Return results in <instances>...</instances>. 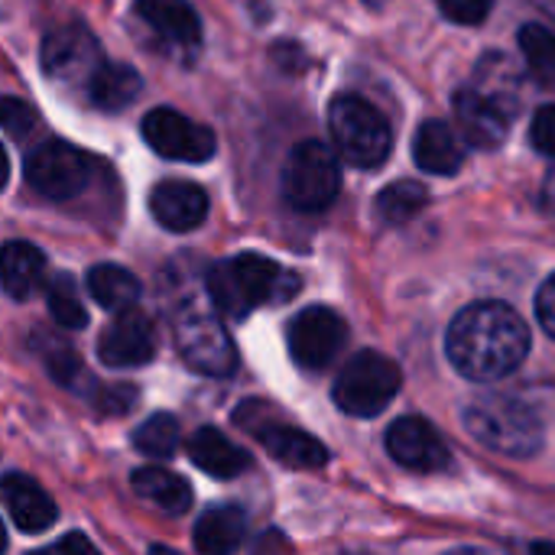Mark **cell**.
<instances>
[{
  "mask_svg": "<svg viewBox=\"0 0 555 555\" xmlns=\"http://www.w3.org/2000/svg\"><path fill=\"white\" fill-rule=\"evenodd\" d=\"M130 488L140 501L153 504L156 511H163L169 517H182L195 501L192 485L166 468H137L130 475Z\"/></svg>",
  "mask_w": 555,
  "mask_h": 555,
  "instance_id": "23",
  "label": "cell"
},
{
  "mask_svg": "<svg viewBox=\"0 0 555 555\" xmlns=\"http://www.w3.org/2000/svg\"><path fill=\"white\" fill-rule=\"evenodd\" d=\"M247 537V514L234 504H221V507H211L198 517L195 524V550L205 555H221L234 553Z\"/></svg>",
  "mask_w": 555,
  "mask_h": 555,
  "instance_id": "25",
  "label": "cell"
},
{
  "mask_svg": "<svg viewBox=\"0 0 555 555\" xmlns=\"http://www.w3.org/2000/svg\"><path fill=\"white\" fill-rule=\"evenodd\" d=\"M400 367L377 354V351H358L338 374L332 397L341 413L348 416H377L390 406V400L400 390Z\"/></svg>",
  "mask_w": 555,
  "mask_h": 555,
  "instance_id": "6",
  "label": "cell"
},
{
  "mask_svg": "<svg viewBox=\"0 0 555 555\" xmlns=\"http://www.w3.org/2000/svg\"><path fill=\"white\" fill-rule=\"evenodd\" d=\"M85 88H88V98H91V104H94L98 111L117 114V111L130 107V104L140 98L143 81H140L137 68H130V65H124V62H107V59H101L98 68L88 75Z\"/></svg>",
  "mask_w": 555,
  "mask_h": 555,
  "instance_id": "22",
  "label": "cell"
},
{
  "mask_svg": "<svg viewBox=\"0 0 555 555\" xmlns=\"http://www.w3.org/2000/svg\"><path fill=\"white\" fill-rule=\"evenodd\" d=\"M101 59V46L85 23H65L42 39V68L55 81H88Z\"/></svg>",
  "mask_w": 555,
  "mask_h": 555,
  "instance_id": "12",
  "label": "cell"
},
{
  "mask_svg": "<svg viewBox=\"0 0 555 555\" xmlns=\"http://www.w3.org/2000/svg\"><path fill=\"white\" fill-rule=\"evenodd\" d=\"M189 459L195 462V468H202L205 475H211L218 481H231L250 468V455L241 446H234L224 433H218L215 426H202L198 433H192Z\"/></svg>",
  "mask_w": 555,
  "mask_h": 555,
  "instance_id": "21",
  "label": "cell"
},
{
  "mask_svg": "<svg viewBox=\"0 0 555 555\" xmlns=\"http://www.w3.org/2000/svg\"><path fill=\"white\" fill-rule=\"evenodd\" d=\"M328 130H332L338 153L358 169L380 166L393 150V133H390L387 117L358 94H338L332 101Z\"/></svg>",
  "mask_w": 555,
  "mask_h": 555,
  "instance_id": "4",
  "label": "cell"
},
{
  "mask_svg": "<svg viewBox=\"0 0 555 555\" xmlns=\"http://www.w3.org/2000/svg\"><path fill=\"white\" fill-rule=\"evenodd\" d=\"M140 20L169 46L195 49L202 42V23L189 0H137Z\"/></svg>",
  "mask_w": 555,
  "mask_h": 555,
  "instance_id": "19",
  "label": "cell"
},
{
  "mask_svg": "<svg viewBox=\"0 0 555 555\" xmlns=\"http://www.w3.org/2000/svg\"><path fill=\"white\" fill-rule=\"evenodd\" d=\"M530 354V328L504 302H475L449 325V358L468 380H501Z\"/></svg>",
  "mask_w": 555,
  "mask_h": 555,
  "instance_id": "1",
  "label": "cell"
},
{
  "mask_svg": "<svg viewBox=\"0 0 555 555\" xmlns=\"http://www.w3.org/2000/svg\"><path fill=\"white\" fill-rule=\"evenodd\" d=\"M0 127L16 137V140H26L33 130H36V114L29 104H23L20 98H0Z\"/></svg>",
  "mask_w": 555,
  "mask_h": 555,
  "instance_id": "32",
  "label": "cell"
},
{
  "mask_svg": "<svg viewBox=\"0 0 555 555\" xmlns=\"http://www.w3.org/2000/svg\"><path fill=\"white\" fill-rule=\"evenodd\" d=\"M176 348L182 361L208 377H228L237 367L234 341L224 322L208 306H185L176 319Z\"/></svg>",
  "mask_w": 555,
  "mask_h": 555,
  "instance_id": "7",
  "label": "cell"
},
{
  "mask_svg": "<svg viewBox=\"0 0 555 555\" xmlns=\"http://www.w3.org/2000/svg\"><path fill=\"white\" fill-rule=\"evenodd\" d=\"M468 85H475L485 98H491V101H494L498 107H504L511 117H517L520 101H524V78H520L517 65H514L507 55L488 52V55L478 62V68H475V75H472Z\"/></svg>",
  "mask_w": 555,
  "mask_h": 555,
  "instance_id": "24",
  "label": "cell"
},
{
  "mask_svg": "<svg viewBox=\"0 0 555 555\" xmlns=\"http://www.w3.org/2000/svg\"><path fill=\"white\" fill-rule=\"evenodd\" d=\"M150 211L166 231L185 234L208 218V192L195 182L166 179L150 192Z\"/></svg>",
  "mask_w": 555,
  "mask_h": 555,
  "instance_id": "16",
  "label": "cell"
},
{
  "mask_svg": "<svg viewBox=\"0 0 555 555\" xmlns=\"http://www.w3.org/2000/svg\"><path fill=\"white\" fill-rule=\"evenodd\" d=\"M179 439H182V433H179V420L172 413H156L133 433L137 452L150 455V459H172L179 449Z\"/></svg>",
  "mask_w": 555,
  "mask_h": 555,
  "instance_id": "31",
  "label": "cell"
},
{
  "mask_svg": "<svg viewBox=\"0 0 555 555\" xmlns=\"http://www.w3.org/2000/svg\"><path fill=\"white\" fill-rule=\"evenodd\" d=\"M537 315H540L543 328L555 338V273L543 283V289L537 296Z\"/></svg>",
  "mask_w": 555,
  "mask_h": 555,
  "instance_id": "36",
  "label": "cell"
},
{
  "mask_svg": "<svg viewBox=\"0 0 555 555\" xmlns=\"http://www.w3.org/2000/svg\"><path fill=\"white\" fill-rule=\"evenodd\" d=\"M7 179H10V159H7V150L0 143V189L7 185Z\"/></svg>",
  "mask_w": 555,
  "mask_h": 555,
  "instance_id": "39",
  "label": "cell"
},
{
  "mask_svg": "<svg viewBox=\"0 0 555 555\" xmlns=\"http://www.w3.org/2000/svg\"><path fill=\"white\" fill-rule=\"evenodd\" d=\"M426 202H429L426 185L403 179V182L387 185V189L377 195V215H380L387 224H406V221H413V218L426 208Z\"/></svg>",
  "mask_w": 555,
  "mask_h": 555,
  "instance_id": "29",
  "label": "cell"
},
{
  "mask_svg": "<svg viewBox=\"0 0 555 555\" xmlns=\"http://www.w3.org/2000/svg\"><path fill=\"white\" fill-rule=\"evenodd\" d=\"M341 192V166L328 143L302 140L283 166V195L296 211H325Z\"/></svg>",
  "mask_w": 555,
  "mask_h": 555,
  "instance_id": "5",
  "label": "cell"
},
{
  "mask_svg": "<svg viewBox=\"0 0 555 555\" xmlns=\"http://www.w3.org/2000/svg\"><path fill=\"white\" fill-rule=\"evenodd\" d=\"M7 550V530H3V524H0V553Z\"/></svg>",
  "mask_w": 555,
  "mask_h": 555,
  "instance_id": "40",
  "label": "cell"
},
{
  "mask_svg": "<svg viewBox=\"0 0 555 555\" xmlns=\"http://www.w3.org/2000/svg\"><path fill=\"white\" fill-rule=\"evenodd\" d=\"M413 156L433 176H455L465 163V140L446 120H426L413 140Z\"/></svg>",
  "mask_w": 555,
  "mask_h": 555,
  "instance_id": "20",
  "label": "cell"
},
{
  "mask_svg": "<svg viewBox=\"0 0 555 555\" xmlns=\"http://www.w3.org/2000/svg\"><path fill=\"white\" fill-rule=\"evenodd\" d=\"M143 140L150 143V150H156L166 159H179V163H208L218 150L215 133L202 124H195L192 117L172 111V107H153L143 117Z\"/></svg>",
  "mask_w": 555,
  "mask_h": 555,
  "instance_id": "9",
  "label": "cell"
},
{
  "mask_svg": "<svg viewBox=\"0 0 555 555\" xmlns=\"http://www.w3.org/2000/svg\"><path fill=\"white\" fill-rule=\"evenodd\" d=\"M289 354L306 371H325L348 341V325L325 306H309L289 322Z\"/></svg>",
  "mask_w": 555,
  "mask_h": 555,
  "instance_id": "10",
  "label": "cell"
},
{
  "mask_svg": "<svg viewBox=\"0 0 555 555\" xmlns=\"http://www.w3.org/2000/svg\"><path fill=\"white\" fill-rule=\"evenodd\" d=\"M455 120H459V133L465 143L481 146V150H498L511 130V114L504 107H498L491 98H485L475 85L459 88L455 101Z\"/></svg>",
  "mask_w": 555,
  "mask_h": 555,
  "instance_id": "14",
  "label": "cell"
},
{
  "mask_svg": "<svg viewBox=\"0 0 555 555\" xmlns=\"http://www.w3.org/2000/svg\"><path fill=\"white\" fill-rule=\"evenodd\" d=\"M33 351L46 364L52 380H59L68 390H78V384L85 380V367H81V358L75 354V348L65 338H55L49 332H36L33 335Z\"/></svg>",
  "mask_w": 555,
  "mask_h": 555,
  "instance_id": "27",
  "label": "cell"
},
{
  "mask_svg": "<svg viewBox=\"0 0 555 555\" xmlns=\"http://www.w3.org/2000/svg\"><path fill=\"white\" fill-rule=\"evenodd\" d=\"M0 501L7 504V514L16 524V530L29 533V537L46 533L59 517L52 498L33 478H26L20 472H10L7 478H0Z\"/></svg>",
  "mask_w": 555,
  "mask_h": 555,
  "instance_id": "17",
  "label": "cell"
},
{
  "mask_svg": "<svg viewBox=\"0 0 555 555\" xmlns=\"http://www.w3.org/2000/svg\"><path fill=\"white\" fill-rule=\"evenodd\" d=\"M387 452L397 465L410 472H442L449 465V449L433 423L420 416H403L387 429Z\"/></svg>",
  "mask_w": 555,
  "mask_h": 555,
  "instance_id": "13",
  "label": "cell"
},
{
  "mask_svg": "<svg viewBox=\"0 0 555 555\" xmlns=\"http://www.w3.org/2000/svg\"><path fill=\"white\" fill-rule=\"evenodd\" d=\"M46 306H49L52 322H59L68 332L88 325V312H85L81 296H78V286H75V280L68 273H55L46 283Z\"/></svg>",
  "mask_w": 555,
  "mask_h": 555,
  "instance_id": "30",
  "label": "cell"
},
{
  "mask_svg": "<svg viewBox=\"0 0 555 555\" xmlns=\"http://www.w3.org/2000/svg\"><path fill=\"white\" fill-rule=\"evenodd\" d=\"M140 289H143L140 280L120 263H98L88 273V293L94 296V302L101 309H111V312L137 306Z\"/></svg>",
  "mask_w": 555,
  "mask_h": 555,
  "instance_id": "26",
  "label": "cell"
},
{
  "mask_svg": "<svg viewBox=\"0 0 555 555\" xmlns=\"http://www.w3.org/2000/svg\"><path fill=\"white\" fill-rule=\"evenodd\" d=\"M0 286L16 302L33 299L46 286V254L26 241L3 244L0 247Z\"/></svg>",
  "mask_w": 555,
  "mask_h": 555,
  "instance_id": "18",
  "label": "cell"
},
{
  "mask_svg": "<svg viewBox=\"0 0 555 555\" xmlns=\"http://www.w3.org/2000/svg\"><path fill=\"white\" fill-rule=\"evenodd\" d=\"M442 13L452 20V23H462V26H475V23H485L494 0H439Z\"/></svg>",
  "mask_w": 555,
  "mask_h": 555,
  "instance_id": "33",
  "label": "cell"
},
{
  "mask_svg": "<svg viewBox=\"0 0 555 555\" xmlns=\"http://www.w3.org/2000/svg\"><path fill=\"white\" fill-rule=\"evenodd\" d=\"M520 52H524V62L530 68V75L543 85L555 91V33L540 26V23H527L520 29Z\"/></svg>",
  "mask_w": 555,
  "mask_h": 555,
  "instance_id": "28",
  "label": "cell"
},
{
  "mask_svg": "<svg viewBox=\"0 0 555 555\" xmlns=\"http://www.w3.org/2000/svg\"><path fill=\"white\" fill-rule=\"evenodd\" d=\"M55 550H59V553H65V550H81V553H91L94 546H91V543H88L85 537H78V533H72V537H65V540H59V543H55Z\"/></svg>",
  "mask_w": 555,
  "mask_h": 555,
  "instance_id": "37",
  "label": "cell"
},
{
  "mask_svg": "<svg viewBox=\"0 0 555 555\" xmlns=\"http://www.w3.org/2000/svg\"><path fill=\"white\" fill-rule=\"evenodd\" d=\"M543 205L555 215V169L546 176V185H543Z\"/></svg>",
  "mask_w": 555,
  "mask_h": 555,
  "instance_id": "38",
  "label": "cell"
},
{
  "mask_svg": "<svg viewBox=\"0 0 555 555\" xmlns=\"http://www.w3.org/2000/svg\"><path fill=\"white\" fill-rule=\"evenodd\" d=\"M465 426L481 446L498 455L530 459L543 449L540 413L514 393H491L475 400L465 413Z\"/></svg>",
  "mask_w": 555,
  "mask_h": 555,
  "instance_id": "3",
  "label": "cell"
},
{
  "mask_svg": "<svg viewBox=\"0 0 555 555\" xmlns=\"http://www.w3.org/2000/svg\"><path fill=\"white\" fill-rule=\"evenodd\" d=\"M153 354H156V325L137 306L120 309L98 341V358L104 361V367L114 371L150 364Z\"/></svg>",
  "mask_w": 555,
  "mask_h": 555,
  "instance_id": "11",
  "label": "cell"
},
{
  "mask_svg": "<svg viewBox=\"0 0 555 555\" xmlns=\"http://www.w3.org/2000/svg\"><path fill=\"white\" fill-rule=\"evenodd\" d=\"M530 140L543 156L555 159V104H546L537 111L533 127H530Z\"/></svg>",
  "mask_w": 555,
  "mask_h": 555,
  "instance_id": "34",
  "label": "cell"
},
{
  "mask_svg": "<svg viewBox=\"0 0 555 555\" xmlns=\"http://www.w3.org/2000/svg\"><path fill=\"white\" fill-rule=\"evenodd\" d=\"M208 296L221 315L247 319L254 309L267 302L289 299L299 289V276L283 270L276 260L260 254H237L228 260H218L208 276Z\"/></svg>",
  "mask_w": 555,
  "mask_h": 555,
  "instance_id": "2",
  "label": "cell"
},
{
  "mask_svg": "<svg viewBox=\"0 0 555 555\" xmlns=\"http://www.w3.org/2000/svg\"><path fill=\"white\" fill-rule=\"evenodd\" d=\"M133 397H137L133 387H124V384L120 387H104V390L94 393V406L101 413H107V416H120V413H127L133 406Z\"/></svg>",
  "mask_w": 555,
  "mask_h": 555,
  "instance_id": "35",
  "label": "cell"
},
{
  "mask_svg": "<svg viewBox=\"0 0 555 555\" xmlns=\"http://www.w3.org/2000/svg\"><path fill=\"white\" fill-rule=\"evenodd\" d=\"M94 163L88 153L65 140H46L39 143L26 159V182L52 202H68L81 195L91 182Z\"/></svg>",
  "mask_w": 555,
  "mask_h": 555,
  "instance_id": "8",
  "label": "cell"
},
{
  "mask_svg": "<svg viewBox=\"0 0 555 555\" xmlns=\"http://www.w3.org/2000/svg\"><path fill=\"white\" fill-rule=\"evenodd\" d=\"M237 423L250 436H257L260 446L276 462H283L289 468H322L328 462V449L315 436H309V433H302L296 426H286V423H260V420H250V416H241V413H237Z\"/></svg>",
  "mask_w": 555,
  "mask_h": 555,
  "instance_id": "15",
  "label": "cell"
}]
</instances>
